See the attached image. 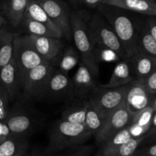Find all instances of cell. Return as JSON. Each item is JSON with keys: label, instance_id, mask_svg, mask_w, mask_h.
Here are the masks:
<instances>
[{"label": "cell", "instance_id": "1", "mask_svg": "<svg viewBox=\"0 0 156 156\" xmlns=\"http://www.w3.org/2000/svg\"><path fill=\"white\" fill-rule=\"evenodd\" d=\"M91 14L85 10L70 12L72 38L80 56V61L88 67L93 75H99V61L88 32V21Z\"/></svg>", "mask_w": 156, "mask_h": 156}, {"label": "cell", "instance_id": "2", "mask_svg": "<svg viewBox=\"0 0 156 156\" xmlns=\"http://www.w3.org/2000/svg\"><path fill=\"white\" fill-rule=\"evenodd\" d=\"M96 9L114 29L128 60L136 54V29L133 18L127 13V11L109 5L100 4Z\"/></svg>", "mask_w": 156, "mask_h": 156}, {"label": "cell", "instance_id": "3", "mask_svg": "<svg viewBox=\"0 0 156 156\" xmlns=\"http://www.w3.org/2000/svg\"><path fill=\"white\" fill-rule=\"evenodd\" d=\"M91 137L92 135L84 124L73 123L59 119L50 129L46 152L49 154L84 145Z\"/></svg>", "mask_w": 156, "mask_h": 156}, {"label": "cell", "instance_id": "4", "mask_svg": "<svg viewBox=\"0 0 156 156\" xmlns=\"http://www.w3.org/2000/svg\"><path fill=\"white\" fill-rule=\"evenodd\" d=\"M88 32L95 48L110 50L119 58L127 61V57L114 29L98 12L91 15L88 21Z\"/></svg>", "mask_w": 156, "mask_h": 156}, {"label": "cell", "instance_id": "5", "mask_svg": "<svg viewBox=\"0 0 156 156\" xmlns=\"http://www.w3.org/2000/svg\"><path fill=\"white\" fill-rule=\"evenodd\" d=\"M126 86L106 88L102 87L101 84L98 85L91 90L87 100L101 114L107 117L110 113L124 104Z\"/></svg>", "mask_w": 156, "mask_h": 156}, {"label": "cell", "instance_id": "6", "mask_svg": "<svg viewBox=\"0 0 156 156\" xmlns=\"http://www.w3.org/2000/svg\"><path fill=\"white\" fill-rule=\"evenodd\" d=\"M12 58L16 64L20 85L29 70L45 61L36 51L27 35L15 37L13 42Z\"/></svg>", "mask_w": 156, "mask_h": 156}, {"label": "cell", "instance_id": "7", "mask_svg": "<svg viewBox=\"0 0 156 156\" xmlns=\"http://www.w3.org/2000/svg\"><path fill=\"white\" fill-rule=\"evenodd\" d=\"M53 70V61H44L29 70L21 83V89L26 97L41 99Z\"/></svg>", "mask_w": 156, "mask_h": 156}, {"label": "cell", "instance_id": "8", "mask_svg": "<svg viewBox=\"0 0 156 156\" xmlns=\"http://www.w3.org/2000/svg\"><path fill=\"white\" fill-rule=\"evenodd\" d=\"M132 121V116L126 109L125 104L122 105L106 117L100 131L94 136L97 145L108 141L110 138L127 127Z\"/></svg>", "mask_w": 156, "mask_h": 156}, {"label": "cell", "instance_id": "9", "mask_svg": "<svg viewBox=\"0 0 156 156\" xmlns=\"http://www.w3.org/2000/svg\"><path fill=\"white\" fill-rule=\"evenodd\" d=\"M126 87L124 104L132 117L150 106L155 98L146 91L143 79L135 78Z\"/></svg>", "mask_w": 156, "mask_h": 156}, {"label": "cell", "instance_id": "10", "mask_svg": "<svg viewBox=\"0 0 156 156\" xmlns=\"http://www.w3.org/2000/svg\"><path fill=\"white\" fill-rule=\"evenodd\" d=\"M37 2L55 25L61 31L62 36L65 37L69 41H71L70 12L67 5L62 0H42Z\"/></svg>", "mask_w": 156, "mask_h": 156}, {"label": "cell", "instance_id": "11", "mask_svg": "<svg viewBox=\"0 0 156 156\" xmlns=\"http://www.w3.org/2000/svg\"><path fill=\"white\" fill-rule=\"evenodd\" d=\"M72 79L68 73L53 70L47 82L41 99L56 100L71 96Z\"/></svg>", "mask_w": 156, "mask_h": 156}, {"label": "cell", "instance_id": "12", "mask_svg": "<svg viewBox=\"0 0 156 156\" xmlns=\"http://www.w3.org/2000/svg\"><path fill=\"white\" fill-rule=\"evenodd\" d=\"M96 78L80 61L77 70L71 78V96L79 99H87L91 90L98 86Z\"/></svg>", "mask_w": 156, "mask_h": 156}, {"label": "cell", "instance_id": "13", "mask_svg": "<svg viewBox=\"0 0 156 156\" xmlns=\"http://www.w3.org/2000/svg\"><path fill=\"white\" fill-rule=\"evenodd\" d=\"M27 36L36 51L45 61H54L64 48V43L61 38L36 36L29 34Z\"/></svg>", "mask_w": 156, "mask_h": 156}, {"label": "cell", "instance_id": "14", "mask_svg": "<svg viewBox=\"0 0 156 156\" xmlns=\"http://www.w3.org/2000/svg\"><path fill=\"white\" fill-rule=\"evenodd\" d=\"M101 4L143 15L156 16V0H103Z\"/></svg>", "mask_w": 156, "mask_h": 156}, {"label": "cell", "instance_id": "15", "mask_svg": "<svg viewBox=\"0 0 156 156\" xmlns=\"http://www.w3.org/2000/svg\"><path fill=\"white\" fill-rule=\"evenodd\" d=\"M156 113V99H153L150 106L133 116L131 123L128 125L132 138L145 136L152 125V118Z\"/></svg>", "mask_w": 156, "mask_h": 156}, {"label": "cell", "instance_id": "16", "mask_svg": "<svg viewBox=\"0 0 156 156\" xmlns=\"http://www.w3.org/2000/svg\"><path fill=\"white\" fill-rule=\"evenodd\" d=\"M29 0H0V13L13 28L21 24Z\"/></svg>", "mask_w": 156, "mask_h": 156}, {"label": "cell", "instance_id": "17", "mask_svg": "<svg viewBox=\"0 0 156 156\" xmlns=\"http://www.w3.org/2000/svg\"><path fill=\"white\" fill-rule=\"evenodd\" d=\"M0 84L7 91L10 101L14 100L21 85L16 64L12 58L7 64L0 68Z\"/></svg>", "mask_w": 156, "mask_h": 156}, {"label": "cell", "instance_id": "18", "mask_svg": "<svg viewBox=\"0 0 156 156\" xmlns=\"http://www.w3.org/2000/svg\"><path fill=\"white\" fill-rule=\"evenodd\" d=\"M135 78L144 79L156 70V58L144 54L136 53L127 60Z\"/></svg>", "mask_w": 156, "mask_h": 156}, {"label": "cell", "instance_id": "19", "mask_svg": "<svg viewBox=\"0 0 156 156\" xmlns=\"http://www.w3.org/2000/svg\"><path fill=\"white\" fill-rule=\"evenodd\" d=\"M9 131L12 136H26L33 128V122L30 116L23 113H9L5 119Z\"/></svg>", "mask_w": 156, "mask_h": 156}, {"label": "cell", "instance_id": "20", "mask_svg": "<svg viewBox=\"0 0 156 156\" xmlns=\"http://www.w3.org/2000/svg\"><path fill=\"white\" fill-rule=\"evenodd\" d=\"M136 29V53L144 54L156 58V39L145 31L133 18Z\"/></svg>", "mask_w": 156, "mask_h": 156}, {"label": "cell", "instance_id": "21", "mask_svg": "<svg viewBox=\"0 0 156 156\" xmlns=\"http://www.w3.org/2000/svg\"><path fill=\"white\" fill-rule=\"evenodd\" d=\"M28 148L26 136H12L0 144V156H24Z\"/></svg>", "mask_w": 156, "mask_h": 156}, {"label": "cell", "instance_id": "22", "mask_svg": "<svg viewBox=\"0 0 156 156\" xmlns=\"http://www.w3.org/2000/svg\"><path fill=\"white\" fill-rule=\"evenodd\" d=\"M134 79L135 76L131 72L129 62L125 60H122L113 70L109 81L106 84H101V86L106 88L123 87L130 83Z\"/></svg>", "mask_w": 156, "mask_h": 156}, {"label": "cell", "instance_id": "23", "mask_svg": "<svg viewBox=\"0 0 156 156\" xmlns=\"http://www.w3.org/2000/svg\"><path fill=\"white\" fill-rule=\"evenodd\" d=\"M24 17L41 23L51 30L62 34L61 31L55 25L54 23L52 21L50 17L48 16L47 12L44 11L42 6L39 4V2L37 0H29L27 7H26L25 12H24Z\"/></svg>", "mask_w": 156, "mask_h": 156}, {"label": "cell", "instance_id": "24", "mask_svg": "<svg viewBox=\"0 0 156 156\" xmlns=\"http://www.w3.org/2000/svg\"><path fill=\"white\" fill-rule=\"evenodd\" d=\"M17 34L6 25L0 28V68L10 61L13 52V42Z\"/></svg>", "mask_w": 156, "mask_h": 156}, {"label": "cell", "instance_id": "25", "mask_svg": "<svg viewBox=\"0 0 156 156\" xmlns=\"http://www.w3.org/2000/svg\"><path fill=\"white\" fill-rule=\"evenodd\" d=\"M88 106L87 99H79L63 110L61 119L73 123L84 124Z\"/></svg>", "mask_w": 156, "mask_h": 156}, {"label": "cell", "instance_id": "26", "mask_svg": "<svg viewBox=\"0 0 156 156\" xmlns=\"http://www.w3.org/2000/svg\"><path fill=\"white\" fill-rule=\"evenodd\" d=\"M130 138L132 136L129 132V127L127 126L101 145L98 153L102 156H113L119 148Z\"/></svg>", "mask_w": 156, "mask_h": 156}, {"label": "cell", "instance_id": "27", "mask_svg": "<svg viewBox=\"0 0 156 156\" xmlns=\"http://www.w3.org/2000/svg\"><path fill=\"white\" fill-rule=\"evenodd\" d=\"M80 56L77 50L73 47L62 49L53 62H56L59 71L68 73L79 63Z\"/></svg>", "mask_w": 156, "mask_h": 156}, {"label": "cell", "instance_id": "28", "mask_svg": "<svg viewBox=\"0 0 156 156\" xmlns=\"http://www.w3.org/2000/svg\"><path fill=\"white\" fill-rule=\"evenodd\" d=\"M105 119H106V117L101 114L88 102L84 125H85L87 129L90 132V133L92 135V136L94 137L100 131Z\"/></svg>", "mask_w": 156, "mask_h": 156}, {"label": "cell", "instance_id": "29", "mask_svg": "<svg viewBox=\"0 0 156 156\" xmlns=\"http://www.w3.org/2000/svg\"><path fill=\"white\" fill-rule=\"evenodd\" d=\"M22 23L25 27L26 30L29 32V35H36V36L53 37V38H61L62 37V35L61 33L54 32L44 24L30 19L28 18H26V17L23 18L21 24Z\"/></svg>", "mask_w": 156, "mask_h": 156}, {"label": "cell", "instance_id": "30", "mask_svg": "<svg viewBox=\"0 0 156 156\" xmlns=\"http://www.w3.org/2000/svg\"><path fill=\"white\" fill-rule=\"evenodd\" d=\"M93 151V146L88 145H82L73 148H66L56 152L49 153L44 156H89Z\"/></svg>", "mask_w": 156, "mask_h": 156}, {"label": "cell", "instance_id": "31", "mask_svg": "<svg viewBox=\"0 0 156 156\" xmlns=\"http://www.w3.org/2000/svg\"><path fill=\"white\" fill-rule=\"evenodd\" d=\"M144 139V136L139 138H130L123 143L113 156H133L136 150Z\"/></svg>", "mask_w": 156, "mask_h": 156}, {"label": "cell", "instance_id": "32", "mask_svg": "<svg viewBox=\"0 0 156 156\" xmlns=\"http://www.w3.org/2000/svg\"><path fill=\"white\" fill-rule=\"evenodd\" d=\"M144 18H137L140 25L156 39V19L153 15H143Z\"/></svg>", "mask_w": 156, "mask_h": 156}, {"label": "cell", "instance_id": "33", "mask_svg": "<svg viewBox=\"0 0 156 156\" xmlns=\"http://www.w3.org/2000/svg\"><path fill=\"white\" fill-rule=\"evenodd\" d=\"M10 98L5 89L0 84V121H4L9 115Z\"/></svg>", "mask_w": 156, "mask_h": 156}, {"label": "cell", "instance_id": "34", "mask_svg": "<svg viewBox=\"0 0 156 156\" xmlns=\"http://www.w3.org/2000/svg\"><path fill=\"white\" fill-rule=\"evenodd\" d=\"M143 84L146 91L152 96L156 94V70L143 79Z\"/></svg>", "mask_w": 156, "mask_h": 156}, {"label": "cell", "instance_id": "35", "mask_svg": "<svg viewBox=\"0 0 156 156\" xmlns=\"http://www.w3.org/2000/svg\"><path fill=\"white\" fill-rule=\"evenodd\" d=\"M11 136H12V135L5 121H0V144Z\"/></svg>", "mask_w": 156, "mask_h": 156}, {"label": "cell", "instance_id": "36", "mask_svg": "<svg viewBox=\"0 0 156 156\" xmlns=\"http://www.w3.org/2000/svg\"><path fill=\"white\" fill-rule=\"evenodd\" d=\"M76 3L81 4L90 8H97L98 6L101 4L103 0H73Z\"/></svg>", "mask_w": 156, "mask_h": 156}, {"label": "cell", "instance_id": "37", "mask_svg": "<svg viewBox=\"0 0 156 156\" xmlns=\"http://www.w3.org/2000/svg\"><path fill=\"white\" fill-rule=\"evenodd\" d=\"M7 24L8 22L7 21H6V19L2 15V14L0 13V28H1L2 27H3V26L6 25Z\"/></svg>", "mask_w": 156, "mask_h": 156}, {"label": "cell", "instance_id": "38", "mask_svg": "<svg viewBox=\"0 0 156 156\" xmlns=\"http://www.w3.org/2000/svg\"><path fill=\"white\" fill-rule=\"evenodd\" d=\"M24 156H34V155L32 154H29V153H27V154H24Z\"/></svg>", "mask_w": 156, "mask_h": 156}, {"label": "cell", "instance_id": "39", "mask_svg": "<svg viewBox=\"0 0 156 156\" xmlns=\"http://www.w3.org/2000/svg\"><path fill=\"white\" fill-rule=\"evenodd\" d=\"M93 156H102V155L101 154H99V153H97V154H94V155H93Z\"/></svg>", "mask_w": 156, "mask_h": 156}, {"label": "cell", "instance_id": "40", "mask_svg": "<svg viewBox=\"0 0 156 156\" xmlns=\"http://www.w3.org/2000/svg\"><path fill=\"white\" fill-rule=\"evenodd\" d=\"M37 1H42V0H37Z\"/></svg>", "mask_w": 156, "mask_h": 156}]
</instances>
